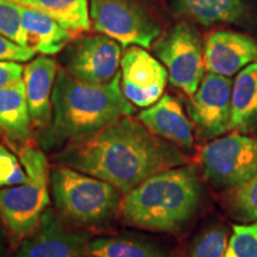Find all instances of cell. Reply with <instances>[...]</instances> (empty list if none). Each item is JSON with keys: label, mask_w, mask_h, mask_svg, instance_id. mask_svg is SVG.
Wrapping results in <instances>:
<instances>
[{"label": "cell", "mask_w": 257, "mask_h": 257, "mask_svg": "<svg viewBox=\"0 0 257 257\" xmlns=\"http://www.w3.org/2000/svg\"><path fill=\"white\" fill-rule=\"evenodd\" d=\"M201 198L197 169L186 163L156 173L128 191L121 197L118 214L127 226L179 232L197 214Z\"/></svg>", "instance_id": "3957f363"}, {"label": "cell", "mask_w": 257, "mask_h": 257, "mask_svg": "<svg viewBox=\"0 0 257 257\" xmlns=\"http://www.w3.org/2000/svg\"><path fill=\"white\" fill-rule=\"evenodd\" d=\"M18 157L28 175L24 184L0 189V220L15 239L36 230L50 202V166L40 148L25 144Z\"/></svg>", "instance_id": "277c9868"}, {"label": "cell", "mask_w": 257, "mask_h": 257, "mask_svg": "<svg viewBox=\"0 0 257 257\" xmlns=\"http://www.w3.org/2000/svg\"><path fill=\"white\" fill-rule=\"evenodd\" d=\"M56 162L100 179L121 194L156 173L187 163L175 144L163 140L131 115L70 141Z\"/></svg>", "instance_id": "6da1fadb"}, {"label": "cell", "mask_w": 257, "mask_h": 257, "mask_svg": "<svg viewBox=\"0 0 257 257\" xmlns=\"http://www.w3.org/2000/svg\"><path fill=\"white\" fill-rule=\"evenodd\" d=\"M50 193L57 210L83 226H100L119 212L121 193L117 188L60 163L50 169Z\"/></svg>", "instance_id": "5b68a950"}, {"label": "cell", "mask_w": 257, "mask_h": 257, "mask_svg": "<svg viewBox=\"0 0 257 257\" xmlns=\"http://www.w3.org/2000/svg\"><path fill=\"white\" fill-rule=\"evenodd\" d=\"M24 67L19 62L0 61V88L19 81L23 79Z\"/></svg>", "instance_id": "4316f807"}, {"label": "cell", "mask_w": 257, "mask_h": 257, "mask_svg": "<svg viewBox=\"0 0 257 257\" xmlns=\"http://www.w3.org/2000/svg\"><path fill=\"white\" fill-rule=\"evenodd\" d=\"M156 56L166 67L173 86L192 96L204 79L205 61L201 37L194 25L181 22L156 41Z\"/></svg>", "instance_id": "ba28073f"}, {"label": "cell", "mask_w": 257, "mask_h": 257, "mask_svg": "<svg viewBox=\"0 0 257 257\" xmlns=\"http://www.w3.org/2000/svg\"><path fill=\"white\" fill-rule=\"evenodd\" d=\"M10 154H11V153H10L9 150L6 149V148H4L3 146H0V160H3L6 156H9Z\"/></svg>", "instance_id": "f1b7e54d"}, {"label": "cell", "mask_w": 257, "mask_h": 257, "mask_svg": "<svg viewBox=\"0 0 257 257\" xmlns=\"http://www.w3.org/2000/svg\"><path fill=\"white\" fill-rule=\"evenodd\" d=\"M234 204L246 218L257 221V175L236 188Z\"/></svg>", "instance_id": "d4e9b609"}, {"label": "cell", "mask_w": 257, "mask_h": 257, "mask_svg": "<svg viewBox=\"0 0 257 257\" xmlns=\"http://www.w3.org/2000/svg\"><path fill=\"white\" fill-rule=\"evenodd\" d=\"M121 74L107 83H88L59 69L53 91V119L40 133L44 149L63 148L136 112L121 89Z\"/></svg>", "instance_id": "7a4b0ae2"}, {"label": "cell", "mask_w": 257, "mask_h": 257, "mask_svg": "<svg viewBox=\"0 0 257 257\" xmlns=\"http://www.w3.org/2000/svg\"><path fill=\"white\" fill-rule=\"evenodd\" d=\"M121 46L105 35L82 37L67 47L62 55L64 70L88 83H107L120 72Z\"/></svg>", "instance_id": "9c48e42d"}, {"label": "cell", "mask_w": 257, "mask_h": 257, "mask_svg": "<svg viewBox=\"0 0 257 257\" xmlns=\"http://www.w3.org/2000/svg\"><path fill=\"white\" fill-rule=\"evenodd\" d=\"M95 31L117 41L123 48H150L161 28L142 0H89Z\"/></svg>", "instance_id": "8992f818"}, {"label": "cell", "mask_w": 257, "mask_h": 257, "mask_svg": "<svg viewBox=\"0 0 257 257\" xmlns=\"http://www.w3.org/2000/svg\"><path fill=\"white\" fill-rule=\"evenodd\" d=\"M21 14L30 47L36 53L46 56L55 55L72 40L68 30L43 12L21 5Z\"/></svg>", "instance_id": "d6986e66"}, {"label": "cell", "mask_w": 257, "mask_h": 257, "mask_svg": "<svg viewBox=\"0 0 257 257\" xmlns=\"http://www.w3.org/2000/svg\"><path fill=\"white\" fill-rule=\"evenodd\" d=\"M0 35L21 46L30 47L28 32L22 22L21 5L12 0H0Z\"/></svg>", "instance_id": "7402d4cb"}, {"label": "cell", "mask_w": 257, "mask_h": 257, "mask_svg": "<svg viewBox=\"0 0 257 257\" xmlns=\"http://www.w3.org/2000/svg\"><path fill=\"white\" fill-rule=\"evenodd\" d=\"M36 55L31 47H24L0 35V61L27 62Z\"/></svg>", "instance_id": "484cf974"}, {"label": "cell", "mask_w": 257, "mask_h": 257, "mask_svg": "<svg viewBox=\"0 0 257 257\" xmlns=\"http://www.w3.org/2000/svg\"><path fill=\"white\" fill-rule=\"evenodd\" d=\"M175 12L204 27L242 24L251 15L250 0H172Z\"/></svg>", "instance_id": "2e32d148"}, {"label": "cell", "mask_w": 257, "mask_h": 257, "mask_svg": "<svg viewBox=\"0 0 257 257\" xmlns=\"http://www.w3.org/2000/svg\"><path fill=\"white\" fill-rule=\"evenodd\" d=\"M89 240L88 234L68 229L55 213L47 210L14 257H88Z\"/></svg>", "instance_id": "7c38bea8"}, {"label": "cell", "mask_w": 257, "mask_h": 257, "mask_svg": "<svg viewBox=\"0 0 257 257\" xmlns=\"http://www.w3.org/2000/svg\"><path fill=\"white\" fill-rule=\"evenodd\" d=\"M227 233L223 227H211L193 240L188 257H224Z\"/></svg>", "instance_id": "cb8c5ba5"}, {"label": "cell", "mask_w": 257, "mask_h": 257, "mask_svg": "<svg viewBox=\"0 0 257 257\" xmlns=\"http://www.w3.org/2000/svg\"><path fill=\"white\" fill-rule=\"evenodd\" d=\"M224 257H257V221L233 225Z\"/></svg>", "instance_id": "603a6c76"}, {"label": "cell", "mask_w": 257, "mask_h": 257, "mask_svg": "<svg viewBox=\"0 0 257 257\" xmlns=\"http://www.w3.org/2000/svg\"><path fill=\"white\" fill-rule=\"evenodd\" d=\"M19 5L38 10L70 32L72 36L91 29L89 0H12Z\"/></svg>", "instance_id": "ffe728a7"}, {"label": "cell", "mask_w": 257, "mask_h": 257, "mask_svg": "<svg viewBox=\"0 0 257 257\" xmlns=\"http://www.w3.org/2000/svg\"><path fill=\"white\" fill-rule=\"evenodd\" d=\"M88 257H170L157 244L133 234L105 236L91 239Z\"/></svg>", "instance_id": "44dd1931"}, {"label": "cell", "mask_w": 257, "mask_h": 257, "mask_svg": "<svg viewBox=\"0 0 257 257\" xmlns=\"http://www.w3.org/2000/svg\"><path fill=\"white\" fill-rule=\"evenodd\" d=\"M32 126L23 79L0 88V133L23 147L30 142Z\"/></svg>", "instance_id": "e0dca14e"}, {"label": "cell", "mask_w": 257, "mask_h": 257, "mask_svg": "<svg viewBox=\"0 0 257 257\" xmlns=\"http://www.w3.org/2000/svg\"><path fill=\"white\" fill-rule=\"evenodd\" d=\"M257 128V62L237 75L231 93L230 130L250 133Z\"/></svg>", "instance_id": "ac0fdd59"}, {"label": "cell", "mask_w": 257, "mask_h": 257, "mask_svg": "<svg viewBox=\"0 0 257 257\" xmlns=\"http://www.w3.org/2000/svg\"><path fill=\"white\" fill-rule=\"evenodd\" d=\"M6 246H5V233L3 230L2 224H0V257H5Z\"/></svg>", "instance_id": "83f0119b"}, {"label": "cell", "mask_w": 257, "mask_h": 257, "mask_svg": "<svg viewBox=\"0 0 257 257\" xmlns=\"http://www.w3.org/2000/svg\"><path fill=\"white\" fill-rule=\"evenodd\" d=\"M205 69L208 73L232 76L257 61V41L248 35L216 31L204 46Z\"/></svg>", "instance_id": "4fadbf2b"}, {"label": "cell", "mask_w": 257, "mask_h": 257, "mask_svg": "<svg viewBox=\"0 0 257 257\" xmlns=\"http://www.w3.org/2000/svg\"><path fill=\"white\" fill-rule=\"evenodd\" d=\"M232 86L229 76L208 73L191 96L187 111L202 138L214 140L230 130Z\"/></svg>", "instance_id": "30bf717a"}, {"label": "cell", "mask_w": 257, "mask_h": 257, "mask_svg": "<svg viewBox=\"0 0 257 257\" xmlns=\"http://www.w3.org/2000/svg\"><path fill=\"white\" fill-rule=\"evenodd\" d=\"M120 68L121 89L131 104L147 108L160 100L168 72L159 60L142 47L133 46L121 56Z\"/></svg>", "instance_id": "8fae6325"}, {"label": "cell", "mask_w": 257, "mask_h": 257, "mask_svg": "<svg viewBox=\"0 0 257 257\" xmlns=\"http://www.w3.org/2000/svg\"><path fill=\"white\" fill-rule=\"evenodd\" d=\"M205 179L217 188H238L257 175V137L232 134L202 148Z\"/></svg>", "instance_id": "52a82bcc"}, {"label": "cell", "mask_w": 257, "mask_h": 257, "mask_svg": "<svg viewBox=\"0 0 257 257\" xmlns=\"http://www.w3.org/2000/svg\"><path fill=\"white\" fill-rule=\"evenodd\" d=\"M138 119L156 136L175 144L180 149L191 152L194 148L192 123L181 102L174 96L162 95L159 101L141 111Z\"/></svg>", "instance_id": "9a60e30c"}, {"label": "cell", "mask_w": 257, "mask_h": 257, "mask_svg": "<svg viewBox=\"0 0 257 257\" xmlns=\"http://www.w3.org/2000/svg\"><path fill=\"white\" fill-rule=\"evenodd\" d=\"M59 72L57 62L42 55L32 60L24 68L23 81L32 125L41 131L53 119V91Z\"/></svg>", "instance_id": "5bb4252c"}]
</instances>
